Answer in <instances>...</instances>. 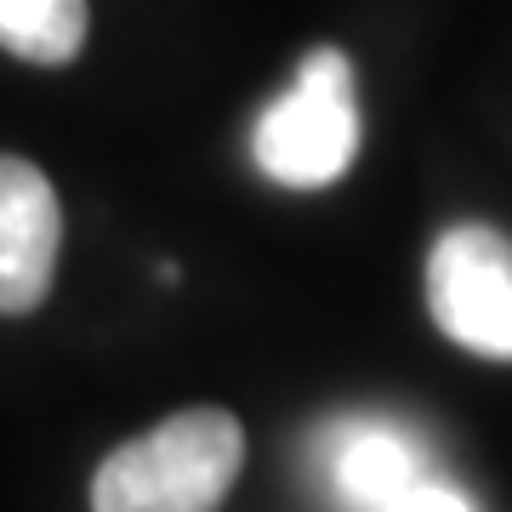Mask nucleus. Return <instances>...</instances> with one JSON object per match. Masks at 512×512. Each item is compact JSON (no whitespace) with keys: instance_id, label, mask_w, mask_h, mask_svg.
I'll return each instance as SVG.
<instances>
[{"instance_id":"obj_6","label":"nucleus","mask_w":512,"mask_h":512,"mask_svg":"<svg viewBox=\"0 0 512 512\" xmlns=\"http://www.w3.org/2000/svg\"><path fill=\"white\" fill-rule=\"evenodd\" d=\"M0 46L40 69L74 63L86 46V0H0Z\"/></svg>"},{"instance_id":"obj_1","label":"nucleus","mask_w":512,"mask_h":512,"mask_svg":"<svg viewBox=\"0 0 512 512\" xmlns=\"http://www.w3.org/2000/svg\"><path fill=\"white\" fill-rule=\"evenodd\" d=\"M239 461L245 427L228 410H177L97 467L92 512H217Z\"/></svg>"},{"instance_id":"obj_5","label":"nucleus","mask_w":512,"mask_h":512,"mask_svg":"<svg viewBox=\"0 0 512 512\" xmlns=\"http://www.w3.org/2000/svg\"><path fill=\"white\" fill-rule=\"evenodd\" d=\"M427 478L416 439L382 421H353L330 450V484L353 512H387L404 490H416Z\"/></svg>"},{"instance_id":"obj_2","label":"nucleus","mask_w":512,"mask_h":512,"mask_svg":"<svg viewBox=\"0 0 512 512\" xmlns=\"http://www.w3.org/2000/svg\"><path fill=\"white\" fill-rule=\"evenodd\" d=\"M359 80H353L348 52L313 46L296 63L291 92H279L256 114L251 154L256 171L279 188H330L348 177L359 154Z\"/></svg>"},{"instance_id":"obj_3","label":"nucleus","mask_w":512,"mask_h":512,"mask_svg":"<svg viewBox=\"0 0 512 512\" xmlns=\"http://www.w3.org/2000/svg\"><path fill=\"white\" fill-rule=\"evenodd\" d=\"M427 308L456 348L512 365V239L484 222L439 234L427 256Z\"/></svg>"},{"instance_id":"obj_4","label":"nucleus","mask_w":512,"mask_h":512,"mask_svg":"<svg viewBox=\"0 0 512 512\" xmlns=\"http://www.w3.org/2000/svg\"><path fill=\"white\" fill-rule=\"evenodd\" d=\"M63 211L46 171L0 154V313H35L52 291Z\"/></svg>"},{"instance_id":"obj_7","label":"nucleus","mask_w":512,"mask_h":512,"mask_svg":"<svg viewBox=\"0 0 512 512\" xmlns=\"http://www.w3.org/2000/svg\"><path fill=\"white\" fill-rule=\"evenodd\" d=\"M387 512H473V507H467L461 490H450V484H439V478H421L416 490H404Z\"/></svg>"}]
</instances>
